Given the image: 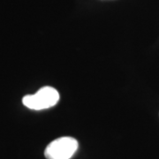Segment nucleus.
Here are the masks:
<instances>
[{
  "label": "nucleus",
  "mask_w": 159,
  "mask_h": 159,
  "mask_svg": "<svg viewBox=\"0 0 159 159\" xmlns=\"http://www.w3.org/2000/svg\"><path fill=\"white\" fill-rule=\"evenodd\" d=\"M59 101V93L52 87H43L34 95L23 97V104L31 110L41 111L55 106Z\"/></svg>",
  "instance_id": "f257e3e1"
},
{
  "label": "nucleus",
  "mask_w": 159,
  "mask_h": 159,
  "mask_svg": "<svg viewBox=\"0 0 159 159\" xmlns=\"http://www.w3.org/2000/svg\"><path fill=\"white\" fill-rule=\"evenodd\" d=\"M78 147L79 143L73 137H60L46 147L44 156L47 159H70Z\"/></svg>",
  "instance_id": "f03ea898"
}]
</instances>
